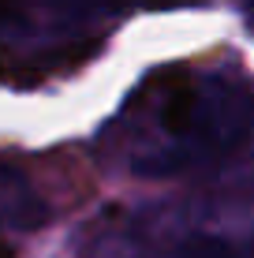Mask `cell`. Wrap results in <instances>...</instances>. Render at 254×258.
Segmentation results:
<instances>
[{"mask_svg": "<svg viewBox=\"0 0 254 258\" xmlns=\"http://www.w3.org/2000/svg\"><path fill=\"white\" fill-rule=\"evenodd\" d=\"M187 116H191V90H183L180 97H172L168 109H164V123L172 131H183L187 127Z\"/></svg>", "mask_w": 254, "mask_h": 258, "instance_id": "6da1fadb", "label": "cell"}, {"mask_svg": "<svg viewBox=\"0 0 254 258\" xmlns=\"http://www.w3.org/2000/svg\"><path fill=\"white\" fill-rule=\"evenodd\" d=\"M0 258H15V251H12V247L4 243V239H0Z\"/></svg>", "mask_w": 254, "mask_h": 258, "instance_id": "7a4b0ae2", "label": "cell"}, {"mask_svg": "<svg viewBox=\"0 0 254 258\" xmlns=\"http://www.w3.org/2000/svg\"><path fill=\"white\" fill-rule=\"evenodd\" d=\"M4 4H8V0H0V8H4Z\"/></svg>", "mask_w": 254, "mask_h": 258, "instance_id": "3957f363", "label": "cell"}]
</instances>
